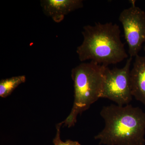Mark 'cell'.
<instances>
[{
    "instance_id": "1",
    "label": "cell",
    "mask_w": 145,
    "mask_h": 145,
    "mask_svg": "<svg viewBox=\"0 0 145 145\" xmlns=\"http://www.w3.org/2000/svg\"><path fill=\"white\" fill-rule=\"evenodd\" d=\"M105 126L95 136L100 144L107 145H144L145 112L131 105L112 104L100 112Z\"/></svg>"
},
{
    "instance_id": "2",
    "label": "cell",
    "mask_w": 145,
    "mask_h": 145,
    "mask_svg": "<svg viewBox=\"0 0 145 145\" xmlns=\"http://www.w3.org/2000/svg\"><path fill=\"white\" fill-rule=\"evenodd\" d=\"M120 34L119 25L112 22L84 26V40L76 50L79 60H89L106 67L123 61L128 56Z\"/></svg>"
},
{
    "instance_id": "3",
    "label": "cell",
    "mask_w": 145,
    "mask_h": 145,
    "mask_svg": "<svg viewBox=\"0 0 145 145\" xmlns=\"http://www.w3.org/2000/svg\"><path fill=\"white\" fill-rule=\"evenodd\" d=\"M107 67L90 61L81 63L71 70L74 100L70 114L63 121L64 126H74L79 114L87 110L101 98Z\"/></svg>"
},
{
    "instance_id": "4",
    "label": "cell",
    "mask_w": 145,
    "mask_h": 145,
    "mask_svg": "<svg viewBox=\"0 0 145 145\" xmlns=\"http://www.w3.org/2000/svg\"><path fill=\"white\" fill-rule=\"evenodd\" d=\"M132 60V57H130L122 68L107 67L101 98L109 99L121 106L129 105L132 101L130 80Z\"/></svg>"
},
{
    "instance_id": "5",
    "label": "cell",
    "mask_w": 145,
    "mask_h": 145,
    "mask_svg": "<svg viewBox=\"0 0 145 145\" xmlns=\"http://www.w3.org/2000/svg\"><path fill=\"white\" fill-rule=\"evenodd\" d=\"M119 20L123 29L130 57H135L145 42V12L134 4L122 10Z\"/></svg>"
},
{
    "instance_id": "6",
    "label": "cell",
    "mask_w": 145,
    "mask_h": 145,
    "mask_svg": "<svg viewBox=\"0 0 145 145\" xmlns=\"http://www.w3.org/2000/svg\"><path fill=\"white\" fill-rule=\"evenodd\" d=\"M40 5L44 13L58 23L69 13L84 6L82 0H41Z\"/></svg>"
},
{
    "instance_id": "7",
    "label": "cell",
    "mask_w": 145,
    "mask_h": 145,
    "mask_svg": "<svg viewBox=\"0 0 145 145\" xmlns=\"http://www.w3.org/2000/svg\"><path fill=\"white\" fill-rule=\"evenodd\" d=\"M130 80L132 96L145 105V56L135 57Z\"/></svg>"
},
{
    "instance_id": "8",
    "label": "cell",
    "mask_w": 145,
    "mask_h": 145,
    "mask_svg": "<svg viewBox=\"0 0 145 145\" xmlns=\"http://www.w3.org/2000/svg\"><path fill=\"white\" fill-rule=\"evenodd\" d=\"M25 75H19L3 79L0 81V97L5 98L9 96L13 91L20 85L25 82Z\"/></svg>"
},
{
    "instance_id": "9",
    "label": "cell",
    "mask_w": 145,
    "mask_h": 145,
    "mask_svg": "<svg viewBox=\"0 0 145 145\" xmlns=\"http://www.w3.org/2000/svg\"><path fill=\"white\" fill-rule=\"evenodd\" d=\"M63 125L62 123H59L56 126L57 133L56 136L53 139V143L54 145H81L77 141H72L71 140H67L65 142H63L61 139L60 133L61 128Z\"/></svg>"
},
{
    "instance_id": "10",
    "label": "cell",
    "mask_w": 145,
    "mask_h": 145,
    "mask_svg": "<svg viewBox=\"0 0 145 145\" xmlns=\"http://www.w3.org/2000/svg\"><path fill=\"white\" fill-rule=\"evenodd\" d=\"M144 51H145V45L144 46Z\"/></svg>"
}]
</instances>
